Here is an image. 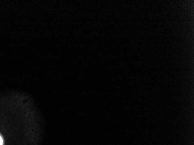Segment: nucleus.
<instances>
[{"label":"nucleus","mask_w":194,"mask_h":145,"mask_svg":"<svg viewBox=\"0 0 194 145\" xmlns=\"http://www.w3.org/2000/svg\"><path fill=\"white\" fill-rule=\"evenodd\" d=\"M3 142H2V139L1 138V137L0 136V145H2Z\"/></svg>","instance_id":"obj_1"}]
</instances>
